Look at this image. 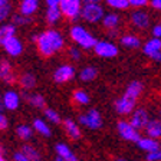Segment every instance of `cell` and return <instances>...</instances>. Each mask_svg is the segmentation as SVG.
I'll return each instance as SVG.
<instances>
[{
    "label": "cell",
    "mask_w": 161,
    "mask_h": 161,
    "mask_svg": "<svg viewBox=\"0 0 161 161\" xmlns=\"http://www.w3.org/2000/svg\"><path fill=\"white\" fill-rule=\"evenodd\" d=\"M102 0H84V4H101Z\"/></svg>",
    "instance_id": "f6af8a7d"
},
{
    "label": "cell",
    "mask_w": 161,
    "mask_h": 161,
    "mask_svg": "<svg viewBox=\"0 0 161 161\" xmlns=\"http://www.w3.org/2000/svg\"><path fill=\"white\" fill-rule=\"evenodd\" d=\"M130 22L135 29L144 30V29H148V27H150L151 17L147 12H144V10H134V12L131 13Z\"/></svg>",
    "instance_id": "9a60e30c"
},
{
    "label": "cell",
    "mask_w": 161,
    "mask_h": 161,
    "mask_svg": "<svg viewBox=\"0 0 161 161\" xmlns=\"http://www.w3.org/2000/svg\"><path fill=\"white\" fill-rule=\"evenodd\" d=\"M76 122L85 128H89V130H99L102 127V124H104L102 117H101L99 111L97 108H89L86 112L79 114Z\"/></svg>",
    "instance_id": "277c9868"
},
{
    "label": "cell",
    "mask_w": 161,
    "mask_h": 161,
    "mask_svg": "<svg viewBox=\"0 0 161 161\" xmlns=\"http://www.w3.org/2000/svg\"><path fill=\"white\" fill-rule=\"evenodd\" d=\"M0 80L6 85L17 84V74L14 72L13 65L10 64L9 59H0Z\"/></svg>",
    "instance_id": "8fae6325"
},
{
    "label": "cell",
    "mask_w": 161,
    "mask_h": 161,
    "mask_svg": "<svg viewBox=\"0 0 161 161\" xmlns=\"http://www.w3.org/2000/svg\"><path fill=\"white\" fill-rule=\"evenodd\" d=\"M118 134L122 140L125 141H132V142H138L141 140L140 131H137L132 125L128 122V119H119L117 124Z\"/></svg>",
    "instance_id": "ba28073f"
},
{
    "label": "cell",
    "mask_w": 161,
    "mask_h": 161,
    "mask_svg": "<svg viewBox=\"0 0 161 161\" xmlns=\"http://www.w3.org/2000/svg\"><path fill=\"white\" fill-rule=\"evenodd\" d=\"M46 7H59L60 0H45Z\"/></svg>",
    "instance_id": "ee69618b"
},
{
    "label": "cell",
    "mask_w": 161,
    "mask_h": 161,
    "mask_svg": "<svg viewBox=\"0 0 161 161\" xmlns=\"http://www.w3.org/2000/svg\"><path fill=\"white\" fill-rule=\"evenodd\" d=\"M107 6H109L111 9L114 10H127L130 9L128 0H105Z\"/></svg>",
    "instance_id": "d590c367"
},
{
    "label": "cell",
    "mask_w": 161,
    "mask_h": 161,
    "mask_svg": "<svg viewBox=\"0 0 161 161\" xmlns=\"http://www.w3.org/2000/svg\"><path fill=\"white\" fill-rule=\"evenodd\" d=\"M13 13V4L12 0H0V25L7 23V20Z\"/></svg>",
    "instance_id": "d4e9b609"
},
{
    "label": "cell",
    "mask_w": 161,
    "mask_h": 161,
    "mask_svg": "<svg viewBox=\"0 0 161 161\" xmlns=\"http://www.w3.org/2000/svg\"><path fill=\"white\" fill-rule=\"evenodd\" d=\"M142 52L151 60L161 64V39L150 37L148 40H145V43L142 45Z\"/></svg>",
    "instance_id": "30bf717a"
},
{
    "label": "cell",
    "mask_w": 161,
    "mask_h": 161,
    "mask_svg": "<svg viewBox=\"0 0 161 161\" xmlns=\"http://www.w3.org/2000/svg\"><path fill=\"white\" fill-rule=\"evenodd\" d=\"M72 101H74V104L79 105V107H85V105L89 104V94H88L85 89H80V88H76L74 89L72 92Z\"/></svg>",
    "instance_id": "4316f807"
},
{
    "label": "cell",
    "mask_w": 161,
    "mask_h": 161,
    "mask_svg": "<svg viewBox=\"0 0 161 161\" xmlns=\"http://www.w3.org/2000/svg\"><path fill=\"white\" fill-rule=\"evenodd\" d=\"M2 102H3V108L7 111H16L20 107L22 102V95L17 92L16 89L10 88V89L4 91L2 94Z\"/></svg>",
    "instance_id": "7c38bea8"
},
{
    "label": "cell",
    "mask_w": 161,
    "mask_h": 161,
    "mask_svg": "<svg viewBox=\"0 0 161 161\" xmlns=\"http://www.w3.org/2000/svg\"><path fill=\"white\" fill-rule=\"evenodd\" d=\"M78 76H79L80 82H85V84L92 82V80H95L97 76H98V69L95 66H92V65H88V66H85V68L80 69V72L78 74Z\"/></svg>",
    "instance_id": "484cf974"
},
{
    "label": "cell",
    "mask_w": 161,
    "mask_h": 161,
    "mask_svg": "<svg viewBox=\"0 0 161 161\" xmlns=\"http://www.w3.org/2000/svg\"><path fill=\"white\" fill-rule=\"evenodd\" d=\"M101 23H102V26H104L108 32H111V30H118V27H119V25H121V17H119V14L115 13V12L105 13V16Z\"/></svg>",
    "instance_id": "44dd1931"
},
{
    "label": "cell",
    "mask_w": 161,
    "mask_h": 161,
    "mask_svg": "<svg viewBox=\"0 0 161 161\" xmlns=\"http://www.w3.org/2000/svg\"><path fill=\"white\" fill-rule=\"evenodd\" d=\"M138 148H141L142 151L145 153H153V151H157L160 150V142L157 140H153V138H148V137H141V140L137 142Z\"/></svg>",
    "instance_id": "cb8c5ba5"
},
{
    "label": "cell",
    "mask_w": 161,
    "mask_h": 161,
    "mask_svg": "<svg viewBox=\"0 0 161 161\" xmlns=\"http://www.w3.org/2000/svg\"><path fill=\"white\" fill-rule=\"evenodd\" d=\"M142 91H144V85H142L141 80H131L130 84L127 85V88H125L124 94L127 95V97L132 98V99L138 101V98L142 94Z\"/></svg>",
    "instance_id": "603a6c76"
},
{
    "label": "cell",
    "mask_w": 161,
    "mask_h": 161,
    "mask_svg": "<svg viewBox=\"0 0 161 161\" xmlns=\"http://www.w3.org/2000/svg\"><path fill=\"white\" fill-rule=\"evenodd\" d=\"M151 33H153V37L161 39V23H157L151 27Z\"/></svg>",
    "instance_id": "60d3db41"
},
{
    "label": "cell",
    "mask_w": 161,
    "mask_h": 161,
    "mask_svg": "<svg viewBox=\"0 0 161 161\" xmlns=\"http://www.w3.org/2000/svg\"><path fill=\"white\" fill-rule=\"evenodd\" d=\"M137 108V101L132 99V98L127 97L125 94H122L119 98L114 101V109L118 115H122V117H127L131 115Z\"/></svg>",
    "instance_id": "52a82bcc"
},
{
    "label": "cell",
    "mask_w": 161,
    "mask_h": 161,
    "mask_svg": "<svg viewBox=\"0 0 161 161\" xmlns=\"http://www.w3.org/2000/svg\"><path fill=\"white\" fill-rule=\"evenodd\" d=\"M55 151H56L58 157L64 158V160H66V161L69 160L72 155H74V153L70 151V148L68 147L66 144H64V142H59V144L55 145Z\"/></svg>",
    "instance_id": "d6a6232c"
},
{
    "label": "cell",
    "mask_w": 161,
    "mask_h": 161,
    "mask_svg": "<svg viewBox=\"0 0 161 161\" xmlns=\"http://www.w3.org/2000/svg\"><path fill=\"white\" fill-rule=\"evenodd\" d=\"M4 108H3V102H2V95H0V112H3Z\"/></svg>",
    "instance_id": "7dc6e473"
},
{
    "label": "cell",
    "mask_w": 161,
    "mask_h": 161,
    "mask_svg": "<svg viewBox=\"0 0 161 161\" xmlns=\"http://www.w3.org/2000/svg\"><path fill=\"white\" fill-rule=\"evenodd\" d=\"M128 4L135 10H141L150 4V0H128Z\"/></svg>",
    "instance_id": "8d00e7d4"
},
{
    "label": "cell",
    "mask_w": 161,
    "mask_h": 161,
    "mask_svg": "<svg viewBox=\"0 0 161 161\" xmlns=\"http://www.w3.org/2000/svg\"><path fill=\"white\" fill-rule=\"evenodd\" d=\"M16 134H17V137H19L20 140L27 141V140H30V138H32L33 128L29 127V125H26V124H20L19 127L16 128Z\"/></svg>",
    "instance_id": "1f68e13d"
},
{
    "label": "cell",
    "mask_w": 161,
    "mask_h": 161,
    "mask_svg": "<svg viewBox=\"0 0 161 161\" xmlns=\"http://www.w3.org/2000/svg\"><path fill=\"white\" fill-rule=\"evenodd\" d=\"M76 76V69L72 64H62L53 72V80L56 84H68Z\"/></svg>",
    "instance_id": "9c48e42d"
},
{
    "label": "cell",
    "mask_w": 161,
    "mask_h": 161,
    "mask_svg": "<svg viewBox=\"0 0 161 161\" xmlns=\"http://www.w3.org/2000/svg\"><path fill=\"white\" fill-rule=\"evenodd\" d=\"M62 13H60V9L59 7H46V12H45V20L46 23L53 26L62 19Z\"/></svg>",
    "instance_id": "83f0119b"
},
{
    "label": "cell",
    "mask_w": 161,
    "mask_h": 161,
    "mask_svg": "<svg viewBox=\"0 0 161 161\" xmlns=\"http://www.w3.org/2000/svg\"><path fill=\"white\" fill-rule=\"evenodd\" d=\"M16 29L17 27L14 26L12 22L0 25V43H3L4 40L9 39V37L16 36Z\"/></svg>",
    "instance_id": "f1b7e54d"
},
{
    "label": "cell",
    "mask_w": 161,
    "mask_h": 161,
    "mask_svg": "<svg viewBox=\"0 0 161 161\" xmlns=\"http://www.w3.org/2000/svg\"><path fill=\"white\" fill-rule=\"evenodd\" d=\"M55 161H66V160H64V158H60V157H56V160Z\"/></svg>",
    "instance_id": "f907efd6"
},
{
    "label": "cell",
    "mask_w": 161,
    "mask_h": 161,
    "mask_svg": "<svg viewBox=\"0 0 161 161\" xmlns=\"http://www.w3.org/2000/svg\"><path fill=\"white\" fill-rule=\"evenodd\" d=\"M158 119L161 121V108H160V109H158Z\"/></svg>",
    "instance_id": "681fc988"
},
{
    "label": "cell",
    "mask_w": 161,
    "mask_h": 161,
    "mask_svg": "<svg viewBox=\"0 0 161 161\" xmlns=\"http://www.w3.org/2000/svg\"><path fill=\"white\" fill-rule=\"evenodd\" d=\"M105 16L104 7L101 4H84L80 10V19L91 25L101 23Z\"/></svg>",
    "instance_id": "5b68a950"
},
{
    "label": "cell",
    "mask_w": 161,
    "mask_h": 161,
    "mask_svg": "<svg viewBox=\"0 0 161 161\" xmlns=\"http://www.w3.org/2000/svg\"><path fill=\"white\" fill-rule=\"evenodd\" d=\"M39 4H40V0H19L17 13L27 16V17H32L37 12Z\"/></svg>",
    "instance_id": "d6986e66"
},
{
    "label": "cell",
    "mask_w": 161,
    "mask_h": 161,
    "mask_svg": "<svg viewBox=\"0 0 161 161\" xmlns=\"http://www.w3.org/2000/svg\"><path fill=\"white\" fill-rule=\"evenodd\" d=\"M20 151L26 155L29 161H40V153L33 147V145L23 144L22 145V148H20Z\"/></svg>",
    "instance_id": "4dcf8cb0"
},
{
    "label": "cell",
    "mask_w": 161,
    "mask_h": 161,
    "mask_svg": "<svg viewBox=\"0 0 161 161\" xmlns=\"http://www.w3.org/2000/svg\"><path fill=\"white\" fill-rule=\"evenodd\" d=\"M22 98L25 99V102L30 105V107L36 108V109H45L46 108V99L42 94L37 92H22Z\"/></svg>",
    "instance_id": "ac0fdd59"
},
{
    "label": "cell",
    "mask_w": 161,
    "mask_h": 161,
    "mask_svg": "<svg viewBox=\"0 0 161 161\" xmlns=\"http://www.w3.org/2000/svg\"><path fill=\"white\" fill-rule=\"evenodd\" d=\"M62 127H64L65 134H66L70 140H74V141L80 140L82 132H80V127L76 121L70 119V118H66V119L62 121Z\"/></svg>",
    "instance_id": "e0dca14e"
},
{
    "label": "cell",
    "mask_w": 161,
    "mask_h": 161,
    "mask_svg": "<svg viewBox=\"0 0 161 161\" xmlns=\"http://www.w3.org/2000/svg\"><path fill=\"white\" fill-rule=\"evenodd\" d=\"M115 161H127V160H124V158H117Z\"/></svg>",
    "instance_id": "816d5d0a"
},
{
    "label": "cell",
    "mask_w": 161,
    "mask_h": 161,
    "mask_svg": "<svg viewBox=\"0 0 161 161\" xmlns=\"http://www.w3.org/2000/svg\"><path fill=\"white\" fill-rule=\"evenodd\" d=\"M7 128H9V119L3 112H0V131H4Z\"/></svg>",
    "instance_id": "ab89813d"
},
{
    "label": "cell",
    "mask_w": 161,
    "mask_h": 161,
    "mask_svg": "<svg viewBox=\"0 0 161 161\" xmlns=\"http://www.w3.org/2000/svg\"><path fill=\"white\" fill-rule=\"evenodd\" d=\"M36 84H37L36 75L29 72V70L17 75V85L22 89V92H30L32 89H35Z\"/></svg>",
    "instance_id": "2e32d148"
},
{
    "label": "cell",
    "mask_w": 161,
    "mask_h": 161,
    "mask_svg": "<svg viewBox=\"0 0 161 161\" xmlns=\"http://www.w3.org/2000/svg\"><path fill=\"white\" fill-rule=\"evenodd\" d=\"M119 45L121 46L127 47V49H138L141 45V39L137 36V35L132 33H124L119 36Z\"/></svg>",
    "instance_id": "7402d4cb"
},
{
    "label": "cell",
    "mask_w": 161,
    "mask_h": 161,
    "mask_svg": "<svg viewBox=\"0 0 161 161\" xmlns=\"http://www.w3.org/2000/svg\"><path fill=\"white\" fill-rule=\"evenodd\" d=\"M32 125H33V130L36 131V132H39L40 135H43V137H50V135H52L50 127L47 125L46 121H43L42 118H35Z\"/></svg>",
    "instance_id": "f546056e"
},
{
    "label": "cell",
    "mask_w": 161,
    "mask_h": 161,
    "mask_svg": "<svg viewBox=\"0 0 161 161\" xmlns=\"http://www.w3.org/2000/svg\"><path fill=\"white\" fill-rule=\"evenodd\" d=\"M118 33H119V30H111V32H108V35H109L111 37H117L118 36Z\"/></svg>",
    "instance_id": "bcb514c9"
},
{
    "label": "cell",
    "mask_w": 161,
    "mask_h": 161,
    "mask_svg": "<svg viewBox=\"0 0 161 161\" xmlns=\"http://www.w3.org/2000/svg\"><path fill=\"white\" fill-rule=\"evenodd\" d=\"M12 23L14 26H27V25L32 23V17H27V16H23L20 13H14L12 14Z\"/></svg>",
    "instance_id": "e575fe53"
},
{
    "label": "cell",
    "mask_w": 161,
    "mask_h": 161,
    "mask_svg": "<svg viewBox=\"0 0 161 161\" xmlns=\"http://www.w3.org/2000/svg\"><path fill=\"white\" fill-rule=\"evenodd\" d=\"M13 161H29V160L22 151H16L13 154Z\"/></svg>",
    "instance_id": "b9f144b4"
},
{
    "label": "cell",
    "mask_w": 161,
    "mask_h": 161,
    "mask_svg": "<svg viewBox=\"0 0 161 161\" xmlns=\"http://www.w3.org/2000/svg\"><path fill=\"white\" fill-rule=\"evenodd\" d=\"M2 49L6 52V55L12 58H17L23 53V42L19 39L17 36H12L9 39H6L2 43Z\"/></svg>",
    "instance_id": "5bb4252c"
},
{
    "label": "cell",
    "mask_w": 161,
    "mask_h": 161,
    "mask_svg": "<svg viewBox=\"0 0 161 161\" xmlns=\"http://www.w3.org/2000/svg\"><path fill=\"white\" fill-rule=\"evenodd\" d=\"M150 6L154 10L161 12V0H150Z\"/></svg>",
    "instance_id": "7bdbcfd3"
},
{
    "label": "cell",
    "mask_w": 161,
    "mask_h": 161,
    "mask_svg": "<svg viewBox=\"0 0 161 161\" xmlns=\"http://www.w3.org/2000/svg\"><path fill=\"white\" fill-rule=\"evenodd\" d=\"M145 137L153 138V140H158L161 137V121L158 118H151L148 121V124L144 128Z\"/></svg>",
    "instance_id": "ffe728a7"
},
{
    "label": "cell",
    "mask_w": 161,
    "mask_h": 161,
    "mask_svg": "<svg viewBox=\"0 0 161 161\" xmlns=\"http://www.w3.org/2000/svg\"><path fill=\"white\" fill-rule=\"evenodd\" d=\"M0 47H2V43H0Z\"/></svg>",
    "instance_id": "f5cc1de1"
},
{
    "label": "cell",
    "mask_w": 161,
    "mask_h": 161,
    "mask_svg": "<svg viewBox=\"0 0 161 161\" xmlns=\"http://www.w3.org/2000/svg\"><path fill=\"white\" fill-rule=\"evenodd\" d=\"M43 114H45V117H46V119L49 121V122H52V124H62V118H60L58 111L52 109V108H45Z\"/></svg>",
    "instance_id": "836d02e7"
},
{
    "label": "cell",
    "mask_w": 161,
    "mask_h": 161,
    "mask_svg": "<svg viewBox=\"0 0 161 161\" xmlns=\"http://www.w3.org/2000/svg\"><path fill=\"white\" fill-rule=\"evenodd\" d=\"M37 52L43 58H52L65 49V37L56 29H46L36 36Z\"/></svg>",
    "instance_id": "6da1fadb"
},
{
    "label": "cell",
    "mask_w": 161,
    "mask_h": 161,
    "mask_svg": "<svg viewBox=\"0 0 161 161\" xmlns=\"http://www.w3.org/2000/svg\"><path fill=\"white\" fill-rule=\"evenodd\" d=\"M68 56L72 60H79L80 59V49L78 46H70L69 49H68Z\"/></svg>",
    "instance_id": "74e56055"
},
{
    "label": "cell",
    "mask_w": 161,
    "mask_h": 161,
    "mask_svg": "<svg viewBox=\"0 0 161 161\" xmlns=\"http://www.w3.org/2000/svg\"><path fill=\"white\" fill-rule=\"evenodd\" d=\"M150 119H151L150 114H148V111L145 109V108H135V111L130 115L128 122L137 131H140V130H144Z\"/></svg>",
    "instance_id": "4fadbf2b"
},
{
    "label": "cell",
    "mask_w": 161,
    "mask_h": 161,
    "mask_svg": "<svg viewBox=\"0 0 161 161\" xmlns=\"http://www.w3.org/2000/svg\"><path fill=\"white\" fill-rule=\"evenodd\" d=\"M0 161H7V160H6V157H4L3 154H0Z\"/></svg>",
    "instance_id": "c3c4849f"
},
{
    "label": "cell",
    "mask_w": 161,
    "mask_h": 161,
    "mask_svg": "<svg viewBox=\"0 0 161 161\" xmlns=\"http://www.w3.org/2000/svg\"><path fill=\"white\" fill-rule=\"evenodd\" d=\"M84 6V0H60L59 9L65 19L76 22L80 19V10Z\"/></svg>",
    "instance_id": "3957f363"
},
{
    "label": "cell",
    "mask_w": 161,
    "mask_h": 161,
    "mask_svg": "<svg viewBox=\"0 0 161 161\" xmlns=\"http://www.w3.org/2000/svg\"><path fill=\"white\" fill-rule=\"evenodd\" d=\"M118 52H119L118 45H115L111 40H98L94 47V53L104 59H112L118 55Z\"/></svg>",
    "instance_id": "8992f818"
},
{
    "label": "cell",
    "mask_w": 161,
    "mask_h": 161,
    "mask_svg": "<svg viewBox=\"0 0 161 161\" xmlns=\"http://www.w3.org/2000/svg\"><path fill=\"white\" fill-rule=\"evenodd\" d=\"M147 161H161V148L147 154Z\"/></svg>",
    "instance_id": "f35d334b"
},
{
    "label": "cell",
    "mask_w": 161,
    "mask_h": 161,
    "mask_svg": "<svg viewBox=\"0 0 161 161\" xmlns=\"http://www.w3.org/2000/svg\"><path fill=\"white\" fill-rule=\"evenodd\" d=\"M69 36L72 39L75 45L79 49L84 50H94L95 45H97L98 39L91 33L86 27H84L82 25H74L69 29Z\"/></svg>",
    "instance_id": "7a4b0ae2"
}]
</instances>
